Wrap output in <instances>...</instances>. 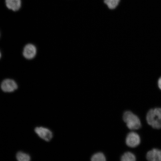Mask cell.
Here are the masks:
<instances>
[{"mask_svg":"<svg viewBox=\"0 0 161 161\" xmlns=\"http://www.w3.org/2000/svg\"><path fill=\"white\" fill-rule=\"evenodd\" d=\"M158 84L159 88L161 90V76L158 80Z\"/></svg>","mask_w":161,"mask_h":161,"instance_id":"4fadbf2b","label":"cell"},{"mask_svg":"<svg viewBox=\"0 0 161 161\" xmlns=\"http://www.w3.org/2000/svg\"><path fill=\"white\" fill-rule=\"evenodd\" d=\"M37 53L36 46L31 44H27L24 48L23 55L26 59L30 60L33 59Z\"/></svg>","mask_w":161,"mask_h":161,"instance_id":"8992f818","label":"cell"},{"mask_svg":"<svg viewBox=\"0 0 161 161\" xmlns=\"http://www.w3.org/2000/svg\"><path fill=\"white\" fill-rule=\"evenodd\" d=\"M123 119L130 130L139 129L142 126L140 118L130 111H127L124 112L123 115Z\"/></svg>","mask_w":161,"mask_h":161,"instance_id":"7a4b0ae2","label":"cell"},{"mask_svg":"<svg viewBox=\"0 0 161 161\" xmlns=\"http://www.w3.org/2000/svg\"><path fill=\"white\" fill-rule=\"evenodd\" d=\"M147 122L155 129H161V108H153L148 111L146 115Z\"/></svg>","mask_w":161,"mask_h":161,"instance_id":"6da1fadb","label":"cell"},{"mask_svg":"<svg viewBox=\"0 0 161 161\" xmlns=\"http://www.w3.org/2000/svg\"><path fill=\"white\" fill-rule=\"evenodd\" d=\"M1 52H0V59H1Z\"/></svg>","mask_w":161,"mask_h":161,"instance_id":"5bb4252c","label":"cell"},{"mask_svg":"<svg viewBox=\"0 0 161 161\" xmlns=\"http://www.w3.org/2000/svg\"><path fill=\"white\" fill-rule=\"evenodd\" d=\"M146 158L150 161H161V150L153 149L147 153Z\"/></svg>","mask_w":161,"mask_h":161,"instance_id":"52a82bcc","label":"cell"},{"mask_svg":"<svg viewBox=\"0 0 161 161\" xmlns=\"http://www.w3.org/2000/svg\"><path fill=\"white\" fill-rule=\"evenodd\" d=\"M16 158L19 161H29L31 159L29 154L22 152H17Z\"/></svg>","mask_w":161,"mask_h":161,"instance_id":"9c48e42d","label":"cell"},{"mask_svg":"<svg viewBox=\"0 0 161 161\" xmlns=\"http://www.w3.org/2000/svg\"><path fill=\"white\" fill-rule=\"evenodd\" d=\"M35 131L39 137L46 142H50L53 137V132L47 128L37 127L35 128Z\"/></svg>","mask_w":161,"mask_h":161,"instance_id":"3957f363","label":"cell"},{"mask_svg":"<svg viewBox=\"0 0 161 161\" xmlns=\"http://www.w3.org/2000/svg\"><path fill=\"white\" fill-rule=\"evenodd\" d=\"M106 158L103 153L98 152L92 156L91 160L92 161H105Z\"/></svg>","mask_w":161,"mask_h":161,"instance_id":"7c38bea8","label":"cell"},{"mask_svg":"<svg viewBox=\"0 0 161 161\" xmlns=\"http://www.w3.org/2000/svg\"><path fill=\"white\" fill-rule=\"evenodd\" d=\"M120 160L122 161H135L136 160V156L130 152L124 153L121 157Z\"/></svg>","mask_w":161,"mask_h":161,"instance_id":"30bf717a","label":"cell"},{"mask_svg":"<svg viewBox=\"0 0 161 161\" xmlns=\"http://www.w3.org/2000/svg\"><path fill=\"white\" fill-rule=\"evenodd\" d=\"M6 5L9 9L17 11L21 8V0H5Z\"/></svg>","mask_w":161,"mask_h":161,"instance_id":"ba28073f","label":"cell"},{"mask_svg":"<svg viewBox=\"0 0 161 161\" xmlns=\"http://www.w3.org/2000/svg\"><path fill=\"white\" fill-rule=\"evenodd\" d=\"M1 89L4 92H12L18 88V84L14 80L6 79L3 80L1 85Z\"/></svg>","mask_w":161,"mask_h":161,"instance_id":"5b68a950","label":"cell"},{"mask_svg":"<svg viewBox=\"0 0 161 161\" xmlns=\"http://www.w3.org/2000/svg\"><path fill=\"white\" fill-rule=\"evenodd\" d=\"M140 142V137L136 132H130L126 136V143L130 147L135 148L139 145Z\"/></svg>","mask_w":161,"mask_h":161,"instance_id":"277c9868","label":"cell"},{"mask_svg":"<svg viewBox=\"0 0 161 161\" xmlns=\"http://www.w3.org/2000/svg\"><path fill=\"white\" fill-rule=\"evenodd\" d=\"M120 0H104V3L110 9H115L118 7Z\"/></svg>","mask_w":161,"mask_h":161,"instance_id":"8fae6325","label":"cell"}]
</instances>
